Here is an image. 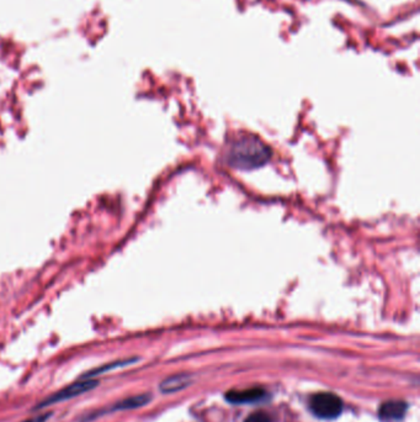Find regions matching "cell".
I'll use <instances>...</instances> for the list:
<instances>
[{"instance_id":"cell-5","label":"cell","mask_w":420,"mask_h":422,"mask_svg":"<svg viewBox=\"0 0 420 422\" xmlns=\"http://www.w3.org/2000/svg\"><path fill=\"white\" fill-rule=\"evenodd\" d=\"M266 393L260 388H253V389L233 390L227 393L226 399L232 403H255V401H260L264 399V396Z\"/></svg>"},{"instance_id":"cell-7","label":"cell","mask_w":420,"mask_h":422,"mask_svg":"<svg viewBox=\"0 0 420 422\" xmlns=\"http://www.w3.org/2000/svg\"><path fill=\"white\" fill-rule=\"evenodd\" d=\"M244 422H271V418L264 411H257L248 416Z\"/></svg>"},{"instance_id":"cell-4","label":"cell","mask_w":420,"mask_h":422,"mask_svg":"<svg viewBox=\"0 0 420 422\" xmlns=\"http://www.w3.org/2000/svg\"><path fill=\"white\" fill-rule=\"evenodd\" d=\"M408 410V405L401 400H391L379 408V418L384 422L401 421Z\"/></svg>"},{"instance_id":"cell-1","label":"cell","mask_w":420,"mask_h":422,"mask_svg":"<svg viewBox=\"0 0 420 422\" xmlns=\"http://www.w3.org/2000/svg\"><path fill=\"white\" fill-rule=\"evenodd\" d=\"M270 157L271 151L262 139L252 134H244L232 142L227 161L231 167L249 171L262 167Z\"/></svg>"},{"instance_id":"cell-3","label":"cell","mask_w":420,"mask_h":422,"mask_svg":"<svg viewBox=\"0 0 420 422\" xmlns=\"http://www.w3.org/2000/svg\"><path fill=\"white\" fill-rule=\"evenodd\" d=\"M97 385V381H92L90 378H88L87 381H78V383L68 385V386H65V388L60 390V391L55 393L50 398H47L45 401L40 403V405H37V408H45V406H48V405H52V403H60V401H63V400L72 399L74 396H78V395H82L83 393H87L89 390L94 389Z\"/></svg>"},{"instance_id":"cell-6","label":"cell","mask_w":420,"mask_h":422,"mask_svg":"<svg viewBox=\"0 0 420 422\" xmlns=\"http://www.w3.org/2000/svg\"><path fill=\"white\" fill-rule=\"evenodd\" d=\"M186 383H188V378L185 376H173V378H169L166 381H163L161 389L164 393H171V391H176V390L184 388Z\"/></svg>"},{"instance_id":"cell-2","label":"cell","mask_w":420,"mask_h":422,"mask_svg":"<svg viewBox=\"0 0 420 422\" xmlns=\"http://www.w3.org/2000/svg\"><path fill=\"white\" fill-rule=\"evenodd\" d=\"M310 408L317 418L330 420L342 413L343 401L333 393H318L311 398Z\"/></svg>"},{"instance_id":"cell-8","label":"cell","mask_w":420,"mask_h":422,"mask_svg":"<svg viewBox=\"0 0 420 422\" xmlns=\"http://www.w3.org/2000/svg\"><path fill=\"white\" fill-rule=\"evenodd\" d=\"M48 418H50V415H41V416H36V418H30V420H28V421L25 422H45Z\"/></svg>"}]
</instances>
